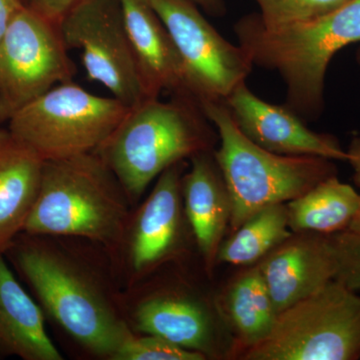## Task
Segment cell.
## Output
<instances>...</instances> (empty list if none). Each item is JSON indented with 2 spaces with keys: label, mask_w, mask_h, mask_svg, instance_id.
<instances>
[{
  "label": "cell",
  "mask_w": 360,
  "mask_h": 360,
  "mask_svg": "<svg viewBox=\"0 0 360 360\" xmlns=\"http://www.w3.org/2000/svg\"><path fill=\"white\" fill-rule=\"evenodd\" d=\"M238 44L253 65L276 71L286 89L284 105L304 120L324 108L326 72L336 53L360 42V0H348L312 20L267 25L257 13L234 25Z\"/></svg>",
  "instance_id": "obj_1"
},
{
  "label": "cell",
  "mask_w": 360,
  "mask_h": 360,
  "mask_svg": "<svg viewBox=\"0 0 360 360\" xmlns=\"http://www.w3.org/2000/svg\"><path fill=\"white\" fill-rule=\"evenodd\" d=\"M130 203L96 153L45 160L39 194L23 231L120 245L131 217Z\"/></svg>",
  "instance_id": "obj_2"
},
{
  "label": "cell",
  "mask_w": 360,
  "mask_h": 360,
  "mask_svg": "<svg viewBox=\"0 0 360 360\" xmlns=\"http://www.w3.org/2000/svg\"><path fill=\"white\" fill-rule=\"evenodd\" d=\"M207 122L193 97L146 98L129 108L96 153L134 203L168 167L208 150L212 137Z\"/></svg>",
  "instance_id": "obj_3"
},
{
  "label": "cell",
  "mask_w": 360,
  "mask_h": 360,
  "mask_svg": "<svg viewBox=\"0 0 360 360\" xmlns=\"http://www.w3.org/2000/svg\"><path fill=\"white\" fill-rule=\"evenodd\" d=\"M200 106L219 132L214 160L229 194L233 231L267 206L288 202L338 175L328 158L277 155L253 143L236 127L224 103Z\"/></svg>",
  "instance_id": "obj_4"
},
{
  "label": "cell",
  "mask_w": 360,
  "mask_h": 360,
  "mask_svg": "<svg viewBox=\"0 0 360 360\" xmlns=\"http://www.w3.org/2000/svg\"><path fill=\"white\" fill-rule=\"evenodd\" d=\"M16 264L65 333L91 354L113 359L134 330L87 270L61 251L39 245L20 248Z\"/></svg>",
  "instance_id": "obj_5"
},
{
  "label": "cell",
  "mask_w": 360,
  "mask_h": 360,
  "mask_svg": "<svg viewBox=\"0 0 360 360\" xmlns=\"http://www.w3.org/2000/svg\"><path fill=\"white\" fill-rule=\"evenodd\" d=\"M129 108L96 96L71 80L52 87L7 122L8 134L42 160L96 153Z\"/></svg>",
  "instance_id": "obj_6"
},
{
  "label": "cell",
  "mask_w": 360,
  "mask_h": 360,
  "mask_svg": "<svg viewBox=\"0 0 360 360\" xmlns=\"http://www.w3.org/2000/svg\"><path fill=\"white\" fill-rule=\"evenodd\" d=\"M250 360L360 359V296L333 281L276 314L266 338L248 347Z\"/></svg>",
  "instance_id": "obj_7"
},
{
  "label": "cell",
  "mask_w": 360,
  "mask_h": 360,
  "mask_svg": "<svg viewBox=\"0 0 360 360\" xmlns=\"http://www.w3.org/2000/svg\"><path fill=\"white\" fill-rule=\"evenodd\" d=\"M179 52L187 94L198 104L224 103L250 77L253 63L191 0H151Z\"/></svg>",
  "instance_id": "obj_8"
},
{
  "label": "cell",
  "mask_w": 360,
  "mask_h": 360,
  "mask_svg": "<svg viewBox=\"0 0 360 360\" xmlns=\"http://www.w3.org/2000/svg\"><path fill=\"white\" fill-rule=\"evenodd\" d=\"M68 51L58 26L26 6L18 11L0 40V120L72 80Z\"/></svg>",
  "instance_id": "obj_9"
},
{
  "label": "cell",
  "mask_w": 360,
  "mask_h": 360,
  "mask_svg": "<svg viewBox=\"0 0 360 360\" xmlns=\"http://www.w3.org/2000/svg\"><path fill=\"white\" fill-rule=\"evenodd\" d=\"M58 27L68 49L82 51L90 82L129 108L148 98L118 0H84Z\"/></svg>",
  "instance_id": "obj_10"
},
{
  "label": "cell",
  "mask_w": 360,
  "mask_h": 360,
  "mask_svg": "<svg viewBox=\"0 0 360 360\" xmlns=\"http://www.w3.org/2000/svg\"><path fill=\"white\" fill-rule=\"evenodd\" d=\"M224 103L239 130L260 148L277 155L347 160V150L335 136L309 129L288 106L262 101L246 82L236 87Z\"/></svg>",
  "instance_id": "obj_11"
},
{
  "label": "cell",
  "mask_w": 360,
  "mask_h": 360,
  "mask_svg": "<svg viewBox=\"0 0 360 360\" xmlns=\"http://www.w3.org/2000/svg\"><path fill=\"white\" fill-rule=\"evenodd\" d=\"M182 172L184 161L165 170L148 198L130 217L120 245H127V262L135 278L155 269L179 245Z\"/></svg>",
  "instance_id": "obj_12"
},
{
  "label": "cell",
  "mask_w": 360,
  "mask_h": 360,
  "mask_svg": "<svg viewBox=\"0 0 360 360\" xmlns=\"http://www.w3.org/2000/svg\"><path fill=\"white\" fill-rule=\"evenodd\" d=\"M257 267L279 314L335 281L338 262L333 239L330 234L293 233Z\"/></svg>",
  "instance_id": "obj_13"
},
{
  "label": "cell",
  "mask_w": 360,
  "mask_h": 360,
  "mask_svg": "<svg viewBox=\"0 0 360 360\" xmlns=\"http://www.w3.org/2000/svg\"><path fill=\"white\" fill-rule=\"evenodd\" d=\"M118 1L148 98L165 91L189 96L179 52L151 0Z\"/></svg>",
  "instance_id": "obj_14"
},
{
  "label": "cell",
  "mask_w": 360,
  "mask_h": 360,
  "mask_svg": "<svg viewBox=\"0 0 360 360\" xmlns=\"http://www.w3.org/2000/svg\"><path fill=\"white\" fill-rule=\"evenodd\" d=\"M193 165L182 177L186 214L207 269L219 255L231 205L221 172L205 153L191 158Z\"/></svg>",
  "instance_id": "obj_15"
},
{
  "label": "cell",
  "mask_w": 360,
  "mask_h": 360,
  "mask_svg": "<svg viewBox=\"0 0 360 360\" xmlns=\"http://www.w3.org/2000/svg\"><path fill=\"white\" fill-rule=\"evenodd\" d=\"M0 352L25 360H63L47 335L44 315L0 253Z\"/></svg>",
  "instance_id": "obj_16"
},
{
  "label": "cell",
  "mask_w": 360,
  "mask_h": 360,
  "mask_svg": "<svg viewBox=\"0 0 360 360\" xmlns=\"http://www.w3.org/2000/svg\"><path fill=\"white\" fill-rule=\"evenodd\" d=\"M44 160L7 134L0 135V253L25 229L39 194Z\"/></svg>",
  "instance_id": "obj_17"
},
{
  "label": "cell",
  "mask_w": 360,
  "mask_h": 360,
  "mask_svg": "<svg viewBox=\"0 0 360 360\" xmlns=\"http://www.w3.org/2000/svg\"><path fill=\"white\" fill-rule=\"evenodd\" d=\"M141 335H156L180 347L205 354L212 340V322L202 307L191 298L153 295L142 300L131 317Z\"/></svg>",
  "instance_id": "obj_18"
},
{
  "label": "cell",
  "mask_w": 360,
  "mask_h": 360,
  "mask_svg": "<svg viewBox=\"0 0 360 360\" xmlns=\"http://www.w3.org/2000/svg\"><path fill=\"white\" fill-rule=\"evenodd\" d=\"M285 205L293 233L333 234L348 229L359 212L360 194L335 175Z\"/></svg>",
  "instance_id": "obj_19"
},
{
  "label": "cell",
  "mask_w": 360,
  "mask_h": 360,
  "mask_svg": "<svg viewBox=\"0 0 360 360\" xmlns=\"http://www.w3.org/2000/svg\"><path fill=\"white\" fill-rule=\"evenodd\" d=\"M285 203L270 205L243 222L221 243L217 258L234 265L255 264L292 236Z\"/></svg>",
  "instance_id": "obj_20"
},
{
  "label": "cell",
  "mask_w": 360,
  "mask_h": 360,
  "mask_svg": "<svg viewBox=\"0 0 360 360\" xmlns=\"http://www.w3.org/2000/svg\"><path fill=\"white\" fill-rule=\"evenodd\" d=\"M229 310L232 323L246 347L257 345L269 335L277 314L257 266L232 286Z\"/></svg>",
  "instance_id": "obj_21"
},
{
  "label": "cell",
  "mask_w": 360,
  "mask_h": 360,
  "mask_svg": "<svg viewBox=\"0 0 360 360\" xmlns=\"http://www.w3.org/2000/svg\"><path fill=\"white\" fill-rule=\"evenodd\" d=\"M260 20L267 25L309 20L335 11L348 0H255Z\"/></svg>",
  "instance_id": "obj_22"
},
{
  "label": "cell",
  "mask_w": 360,
  "mask_h": 360,
  "mask_svg": "<svg viewBox=\"0 0 360 360\" xmlns=\"http://www.w3.org/2000/svg\"><path fill=\"white\" fill-rule=\"evenodd\" d=\"M206 355L180 347L156 335L132 333L112 360H203Z\"/></svg>",
  "instance_id": "obj_23"
},
{
  "label": "cell",
  "mask_w": 360,
  "mask_h": 360,
  "mask_svg": "<svg viewBox=\"0 0 360 360\" xmlns=\"http://www.w3.org/2000/svg\"><path fill=\"white\" fill-rule=\"evenodd\" d=\"M330 236L338 262L335 281L357 292L360 290V233L347 229Z\"/></svg>",
  "instance_id": "obj_24"
},
{
  "label": "cell",
  "mask_w": 360,
  "mask_h": 360,
  "mask_svg": "<svg viewBox=\"0 0 360 360\" xmlns=\"http://www.w3.org/2000/svg\"><path fill=\"white\" fill-rule=\"evenodd\" d=\"M82 1L84 0H30V4L25 6L58 26L66 14Z\"/></svg>",
  "instance_id": "obj_25"
},
{
  "label": "cell",
  "mask_w": 360,
  "mask_h": 360,
  "mask_svg": "<svg viewBox=\"0 0 360 360\" xmlns=\"http://www.w3.org/2000/svg\"><path fill=\"white\" fill-rule=\"evenodd\" d=\"M347 162L354 170V180L360 187V136L354 137L347 148ZM348 231L360 233V207L354 220L348 227Z\"/></svg>",
  "instance_id": "obj_26"
},
{
  "label": "cell",
  "mask_w": 360,
  "mask_h": 360,
  "mask_svg": "<svg viewBox=\"0 0 360 360\" xmlns=\"http://www.w3.org/2000/svg\"><path fill=\"white\" fill-rule=\"evenodd\" d=\"M25 6L21 0H0V40L4 37L14 16Z\"/></svg>",
  "instance_id": "obj_27"
},
{
  "label": "cell",
  "mask_w": 360,
  "mask_h": 360,
  "mask_svg": "<svg viewBox=\"0 0 360 360\" xmlns=\"http://www.w3.org/2000/svg\"><path fill=\"white\" fill-rule=\"evenodd\" d=\"M191 1L214 15H221L225 11L224 0H191Z\"/></svg>",
  "instance_id": "obj_28"
},
{
  "label": "cell",
  "mask_w": 360,
  "mask_h": 360,
  "mask_svg": "<svg viewBox=\"0 0 360 360\" xmlns=\"http://www.w3.org/2000/svg\"><path fill=\"white\" fill-rule=\"evenodd\" d=\"M357 60H359L360 63V49H359V52H357Z\"/></svg>",
  "instance_id": "obj_29"
}]
</instances>
